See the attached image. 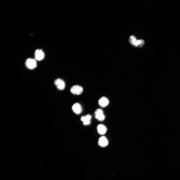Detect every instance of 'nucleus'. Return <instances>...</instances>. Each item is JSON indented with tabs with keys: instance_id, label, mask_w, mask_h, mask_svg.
Masks as SVG:
<instances>
[{
	"instance_id": "nucleus-1",
	"label": "nucleus",
	"mask_w": 180,
	"mask_h": 180,
	"mask_svg": "<svg viewBox=\"0 0 180 180\" xmlns=\"http://www.w3.org/2000/svg\"><path fill=\"white\" fill-rule=\"evenodd\" d=\"M36 61L35 59L33 58H28L25 62V65L26 67L30 70L34 69L37 66Z\"/></svg>"
},
{
	"instance_id": "nucleus-2",
	"label": "nucleus",
	"mask_w": 180,
	"mask_h": 180,
	"mask_svg": "<svg viewBox=\"0 0 180 180\" xmlns=\"http://www.w3.org/2000/svg\"><path fill=\"white\" fill-rule=\"evenodd\" d=\"M94 116L96 119L100 122L103 121L105 118L102 110L100 108H98L94 112Z\"/></svg>"
},
{
	"instance_id": "nucleus-3",
	"label": "nucleus",
	"mask_w": 180,
	"mask_h": 180,
	"mask_svg": "<svg viewBox=\"0 0 180 180\" xmlns=\"http://www.w3.org/2000/svg\"><path fill=\"white\" fill-rule=\"evenodd\" d=\"M83 90L82 88L80 86L78 85L73 86L70 89L71 92L76 95H78L81 94Z\"/></svg>"
},
{
	"instance_id": "nucleus-4",
	"label": "nucleus",
	"mask_w": 180,
	"mask_h": 180,
	"mask_svg": "<svg viewBox=\"0 0 180 180\" xmlns=\"http://www.w3.org/2000/svg\"><path fill=\"white\" fill-rule=\"evenodd\" d=\"M44 54L43 51L40 49L36 50L34 53L35 59L38 61L42 60L44 57Z\"/></svg>"
},
{
	"instance_id": "nucleus-5",
	"label": "nucleus",
	"mask_w": 180,
	"mask_h": 180,
	"mask_svg": "<svg viewBox=\"0 0 180 180\" xmlns=\"http://www.w3.org/2000/svg\"><path fill=\"white\" fill-rule=\"evenodd\" d=\"M54 84L58 90H62L65 88V82L64 81L61 79L59 78L56 79L54 81Z\"/></svg>"
},
{
	"instance_id": "nucleus-6",
	"label": "nucleus",
	"mask_w": 180,
	"mask_h": 180,
	"mask_svg": "<svg viewBox=\"0 0 180 180\" xmlns=\"http://www.w3.org/2000/svg\"><path fill=\"white\" fill-rule=\"evenodd\" d=\"M108 140L104 136H101L98 140V144L101 147H106L108 145Z\"/></svg>"
},
{
	"instance_id": "nucleus-7",
	"label": "nucleus",
	"mask_w": 180,
	"mask_h": 180,
	"mask_svg": "<svg viewBox=\"0 0 180 180\" xmlns=\"http://www.w3.org/2000/svg\"><path fill=\"white\" fill-rule=\"evenodd\" d=\"M72 110L73 112L76 114H80L82 112V108L80 104L78 103L74 104L72 106Z\"/></svg>"
},
{
	"instance_id": "nucleus-8",
	"label": "nucleus",
	"mask_w": 180,
	"mask_h": 180,
	"mask_svg": "<svg viewBox=\"0 0 180 180\" xmlns=\"http://www.w3.org/2000/svg\"><path fill=\"white\" fill-rule=\"evenodd\" d=\"M98 103L100 106L102 107H105L108 105L109 101L106 98L103 96L99 100Z\"/></svg>"
},
{
	"instance_id": "nucleus-9",
	"label": "nucleus",
	"mask_w": 180,
	"mask_h": 180,
	"mask_svg": "<svg viewBox=\"0 0 180 180\" xmlns=\"http://www.w3.org/2000/svg\"><path fill=\"white\" fill-rule=\"evenodd\" d=\"M97 129L98 133L101 135L104 134L107 130L106 126L102 124H99L97 126Z\"/></svg>"
},
{
	"instance_id": "nucleus-10",
	"label": "nucleus",
	"mask_w": 180,
	"mask_h": 180,
	"mask_svg": "<svg viewBox=\"0 0 180 180\" xmlns=\"http://www.w3.org/2000/svg\"><path fill=\"white\" fill-rule=\"evenodd\" d=\"M91 118L90 115L87 114L85 116H82L81 118V120L83 122L84 125L88 126L90 124Z\"/></svg>"
},
{
	"instance_id": "nucleus-11",
	"label": "nucleus",
	"mask_w": 180,
	"mask_h": 180,
	"mask_svg": "<svg viewBox=\"0 0 180 180\" xmlns=\"http://www.w3.org/2000/svg\"><path fill=\"white\" fill-rule=\"evenodd\" d=\"M136 40V39L134 36H131L129 38V42L131 44H133Z\"/></svg>"
},
{
	"instance_id": "nucleus-12",
	"label": "nucleus",
	"mask_w": 180,
	"mask_h": 180,
	"mask_svg": "<svg viewBox=\"0 0 180 180\" xmlns=\"http://www.w3.org/2000/svg\"><path fill=\"white\" fill-rule=\"evenodd\" d=\"M140 40H136L133 44V46L134 47H136L138 46L140 44Z\"/></svg>"
},
{
	"instance_id": "nucleus-13",
	"label": "nucleus",
	"mask_w": 180,
	"mask_h": 180,
	"mask_svg": "<svg viewBox=\"0 0 180 180\" xmlns=\"http://www.w3.org/2000/svg\"><path fill=\"white\" fill-rule=\"evenodd\" d=\"M140 44L139 46L140 47H142L144 44V41L142 40H140Z\"/></svg>"
}]
</instances>
